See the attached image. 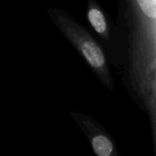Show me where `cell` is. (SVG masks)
Instances as JSON below:
<instances>
[{"label":"cell","instance_id":"1","mask_svg":"<svg viewBox=\"0 0 156 156\" xmlns=\"http://www.w3.org/2000/svg\"><path fill=\"white\" fill-rule=\"evenodd\" d=\"M82 52L87 62L96 68H100L105 63V56L102 50L95 42L87 41L82 45Z\"/></svg>","mask_w":156,"mask_h":156},{"label":"cell","instance_id":"2","mask_svg":"<svg viewBox=\"0 0 156 156\" xmlns=\"http://www.w3.org/2000/svg\"><path fill=\"white\" fill-rule=\"evenodd\" d=\"M92 146L98 156H109L112 152L113 146L110 140L105 136H96L92 140Z\"/></svg>","mask_w":156,"mask_h":156},{"label":"cell","instance_id":"3","mask_svg":"<svg viewBox=\"0 0 156 156\" xmlns=\"http://www.w3.org/2000/svg\"><path fill=\"white\" fill-rule=\"evenodd\" d=\"M88 20L98 33H104L107 30V23L104 15L98 9H92L88 12Z\"/></svg>","mask_w":156,"mask_h":156},{"label":"cell","instance_id":"4","mask_svg":"<svg viewBox=\"0 0 156 156\" xmlns=\"http://www.w3.org/2000/svg\"><path fill=\"white\" fill-rule=\"evenodd\" d=\"M142 12L151 19H156V0H137Z\"/></svg>","mask_w":156,"mask_h":156}]
</instances>
